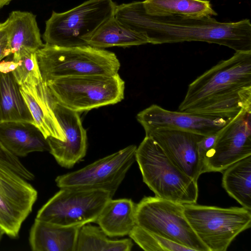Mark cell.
I'll return each instance as SVG.
<instances>
[{"mask_svg": "<svg viewBox=\"0 0 251 251\" xmlns=\"http://www.w3.org/2000/svg\"><path fill=\"white\" fill-rule=\"evenodd\" d=\"M114 16L130 28L145 33L153 45L200 41L216 44L235 51H251L249 19L221 22L212 17L189 18L147 14L142 1L117 5Z\"/></svg>", "mask_w": 251, "mask_h": 251, "instance_id": "6da1fadb", "label": "cell"}, {"mask_svg": "<svg viewBox=\"0 0 251 251\" xmlns=\"http://www.w3.org/2000/svg\"><path fill=\"white\" fill-rule=\"evenodd\" d=\"M251 107V51H235L188 86L178 110L227 119Z\"/></svg>", "mask_w": 251, "mask_h": 251, "instance_id": "7a4b0ae2", "label": "cell"}, {"mask_svg": "<svg viewBox=\"0 0 251 251\" xmlns=\"http://www.w3.org/2000/svg\"><path fill=\"white\" fill-rule=\"evenodd\" d=\"M135 157L144 182L156 197L182 204L197 203V181L176 166L152 138L145 136Z\"/></svg>", "mask_w": 251, "mask_h": 251, "instance_id": "3957f363", "label": "cell"}, {"mask_svg": "<svg viewBox=\"0 0 251 251\" xmlns=\"http://www.w3.org/2000/svg\"><path fill=\"white\" fill-rule=\"evenodd\" d=\"M36 55L44 83L66 76L114 75L120 68L114 52L89 45L63 47L45 44Z\"/></svg>", "mask_w": 251, "mask_h": 251, "instance_id": "277c9868", "label": "cell"}, {"mask_svg": "<svg viewBox=\"0 0 251 251\" xmlns=\"http://www.w3.org/2000/svg\"><path fill=\"white\" fill-rule=\"evenodd\" d=\"M45 84L52 100L78 113L116 104L124 98L125 81L118 73L62 77Z\"/></svg>", "mask_w": 251, "mask_h": 251, "instance_id": "5b68a950", "label": "cell"}, {"mask_svg": "<svg viewBox=\"0 0 251 251\" xmlns=\"http://www.w3.org/2000/svg\"><path fill=\"white\" fill-rule=\"evenodd\" d=\"M117 5L113 0H87L64 12L53 11L43 35L46 44L63 47L88 45L86 40L114 16Z\"/></svg>", "mask_w": 251, "mask_h": 251, "instance_id": "8992f818", "label": "cell"}, {"mask_svg": "<svg viewBox=\"0 0 251 251\" xmlns=\"http://www.w3.org/2000/svg\"><path fill=\"white\" fill-rule=\"evenodd\" d=\"M183 205L186 219L208 251H226L234 239L251 226V210L243 207Z\"/></svg>", "mask_w": 251, "mask_h": 251, "instance_id": "52a82bcc", "label": "cell"}, {"mask_svg": "<svg viewBox=\"0 0 251 251\" xmlns=\"http://www.w3.org/2000/svg\"><path fill=\"white\" fill-rule=\"evenodd\" d=\"M136 225L193 251H208L184 214V205L157 197H145L136 205Z\"/></svg>", "mask_w": 251, "mask_h": 251, "instance_id": "ba28073f", "label": "cell"}, {"mask_svg": "<svg viewBox=\"0 0 251 251\" xmlns=\"http://www.w3.org/2000/svg\"><path fill=\"white\" fill-rule=\"evenodd\" d=\"M113 197L101 190L62 188L41 208L35 219L66 226L95 223Z\"/></svg>", "mask_w": 251, "mask_h": 251, "instance_id": "9c48e42d", "label": "cell"}, {"mask_svg": "<svg viewBox=\"0 0 251 251\" xmlns=\"http://www.w3.org/2000/svg\"><path fill=\"white\" fill-rule=\"evenodd\" d=\"M136 146L129 145L78 170L57 176L62 188L101 190L114 196L136 160Z\"/></svg>", "mask_w": 251, "mask_h": 251, "instance_id": "30bf717a", "label": "cell"}, {"mask_svg": "<svg viewBox=\"0 0 251 251\" xmlns=\"http://www.w3.org/2000/svg\"><path fill=\"white\" fill-rule=\"evenodd\" d=\"M251 156V107L242 109L219 130L213 147L204 155L202 173L223 172Z\"/></svg>", "mask_w": 251, "mask_h": 251, "instance_id": "8fae6325", "label": "cell"}, {"mask_svg": "<svg viewBox=\"0 0 251 251\" xmlns=\"http://www.w3.org/2000/svg\"><path fill=\"white\" fill-rule=\"evenodd\" d=\"M36 190L27 180L0 163V227L12 238L32 210Z\"/></svg>", "mask_w": 251, "mask_h": 251, "instance_id": "7c38bea8", "label": "cell"}, {"mask_svg": "<svg viewBox=\"0 0 251 251\" xmlns=\"http://www.w3.org/2000/svg\"><path fill=\"white\" fill-rule=\"evenodd\" d=\"M136 118L145 133L159 129L182 130L206 136L224 127L231 119L183 111L167 110L152 104L138 113Z\"/></svg>", "mask_w": 251, "mask_h": 251, "instance_id": "4fadbf2b", "label": "cell"}, {"mask_svg": "<svg viewBox=\"0 0 251 251\" xmlns=\"http://www.w3.org/2000/svg\"><path fill=\"white\" fill-rule=\"evenodd\" d=\"M48 97L51 108L65 137L63 141L48 137L47 139L50 146L49 151L60 166L70 169L86 155V131L82 126L78 112L62 106L49 95Z\"/></svg>", "mask_w": 251, "mask_h": 251, "instance_id": "5bb4252c", "label": "cell"}, {"mask_svg": "<svg viewBox=\"0 0 251 251\" xmlns=\"http://www.w3.org/2000/svg\"><path fill=\"white\" fill-rule=\"evenodd\" d=\"M161 148L171 161L195 181L202 174L198 142L203 135L176 130L159 129L146 134Z\"/></svg>", "mask_w": 251, "mask_h": 251, "instance_id": "9a60e30c", "label": "cell"}, {"mask_svg": "<svg viewBox=\"0 0 251 251\" xmlns=\"http://www.w3.org/2000/svg\"><path fill=\"white\" fill-rule=\"evenodd\" d=\"M7 20L6 28L14 61L18 62L24 55L36 52L44 46L33 13L13 11Z\"/></svg>", "mask_w": 251, "mask_h": 251, "instance_id": "2e32d148", "label": "cell"}, {"mask_svg": "<svg viewBox=\"0 0 251 251\" xmlns=\"http://www.w3.org/2000/svg\"><path fill=\"white\" fill-rule=\"evenodd\" d=\"M0 142L18 158L33 152L50 151L47 139L34 124L29 123H0Z\"/></svg>", "mask_w": 251, "mask_h": 251, "instance_id": "e0dca14e", "label": "cell"}, {"mask_svg": "<svg viewBox=\"0 0 251 251\" xmlns=\"http://www.w3.org/2000/svg\"><path fill=\"white\" fill-rule=\"evenodd\" d=\"M20 90L34 125L46 138L52 137L63 141V131L51 108L43 80L32 84H23L20 85Z\"/></svg>", "mask_w": 251, "mask_h": 251, "instance_id": "ac0fdd59", "label": "cell"}, {"mask_svg": "<svg viewBox=\"0 0 251 251\" xmlns=\"http://www.w3.org/2000/svg\"><path fill=\"white\" fill-rule=\"evenodd\" d=\"M82 226H62L35 219L29 232L33 251H75Z\"/></svg>", "mask_w": 251, "mask_h": 251, "instance_id": "d6986e66", "label": "cell"}, {"mask_svg": "<svg viewBox=\"0 0 251 251\" xmlns=\"http://www.w3.org/2000/svg\"><path fill=\"white\" fill-rule=\"evenodd\" d=\"M136 205L131 199H110L95 223L109 237L128 235L136 225Z\"/></svg>", "mask_w": 251, "mask_h": 251, "instance_id": "ffe728a7", "label": "cell"}, {"mask_svg": "<svg viewBox=\"0 0 251 251\" xmlns=\"http://www.w3.org/2000/svg\"><path fill=\"white\" fill-rule=\"evenodd\" d=\"M86 42L88 45L99 49L150 43L145 33L130 28L115 16L104 23Z\"/></svg>", "mask_w": 251, "mask_h": 251, "instance_id": "44dd1931", "label": "cell"}, {"mask_svg": "<svg viewBox=\"0 0 251 251\" xmlns=\"http://www.w3.org/2000/svg\"><path fill=\"white\" fill-rule=\"evenodd\" d=\"M22 122L34 125L20 85L11 72H0V123Z\"/></svg>", "mask_w": 251, "mask_h": 251, "instance_id": "7402d4cb", "label": "cell"}, {"mask_svg": "<svg viewBox=\"0 0 251 251\" xmlns=\"http://www.w3.org/2000/svg\"><path fill=\"white\" fill-rule=\"evenodd\" d=\"M145 12L150 15H177L189 18L217 16L208 0H144Z\"/></svg>", "mask_w": 251, "mask_h": 251, "instance_id": "603a6c76", "label": "cell"}, {"mask_svg": "<svg viewBox=\"0 0 251 251\" xmlns=\"http://www.w3.org/2000/svg\"><path fill=\"white\" fill-rule=\"evenodd\" d=\"M223 172V188L242 207L251 210V156L234 163Z\"/></svg>", "mask_w": 251, "mask_h": 251, "instance_id": "cb8c5ba5", "label": "cell"}, {"mask_svg": "<svg viewBox=\"0 0 251 251\" xmlns=\"http://www.w3.org/2000/svg\"><path fill=\"white\" fill-rule=\"evenodd\" d=\"M131 239L111 240L99 226L88 223L79 231L75 251H130Z\"/></svg>", "mask_w": 251, "mask_h": 251, "instance_id": "d4e9b609", "label": "cell"}, {"mask_svg": "<svg viewBox=\"0 0 251 251\" xmlns=\"http://www.w3.org/2000/svg\"><path fill=\"white\" fill-rule=\"evenodd\" d=\"M141 248L146 251H193L163 237L148 231L136 225L128 234Z\"/></svg>", "mask_w": 251, "mask_h": 251, "instance_id": "484cf974", "label": "cell"}, {"mask_svg": "<svg viewBox=\"0 0 251 251\" xmlns=\"http://www.w3.org/2000/svg\"><path fill=\"white\" fill-rule=\"evenodd\" d=\"M18 62L19 65L11 73L20 85L32 84L42 80L36 52L24 55Z\"/></svg>", "mask_w": 251, "mask_h": 251, "instance_id": "4316f807", "label": "cell"}, {"mask_svg": "<svg viewBox=\"0 0 251 251\" xmlns=\"http://www.w3.org/2000/svg\"><path fill=\"white\" fill-rule=\"evenodd\" d=\"M0 163L9 168L26 180H32L34 175L17 156L8 151L0 142Z\"/></svg>", "mask_w": 251, "mask_h": 251, "instance_id": "83f0119b", "label": "cell"}, {"mask_svg": "<svg viewBox=\"0 0 251 251\" xmlns=\"http://www.w3.org/2000/svg\"><path fill=\"white\" fill-rule=\"evenodd\" d=\"M219 130L215 133L203 136L198 142V151L202 162L205 153L210 150L215 144L218 135Z\"/></svg>", "mask_w": 251, "mask_h": 251, "instance_id": "f1b7e54d", "label": "cell"}, {"mask_svg": "<svg viewBox=\"0 0 251 251\" xmlns=\"http://www.w3.org/2000/svg\"><path fill=\"white\" fill-rule=\"evenodd\" d=\"M6 26L0 29V61L4 57L11 54Z\"/></svg>", "mask_w": 251, "mask_h": 251, "instance_id": "f546056e", "label": "cell"}, {"mask_svg": "<svg viewBox=\"0 0 251 251\" xmlns=\"http://www.w3.org/2000/svg\"><path fill=\"white\" fill-rule=\"evenodd\" d=\"M19 65V62H15L12 59L7 61H0V72L8 73L13 72Z\"/></svg>", "mask_w": 251, "mask_h": 251, "instance_id": "4dcf8cb0", "label": "cell"}, {"mask_svg": "<svg viewBox=\"0 0 251 251\" xmlns=\"http://www.w3.org/2000/svg\"><path fill=\"white\" fill-rule=\"evenodd\" d=\"M12 0H0V8L8 4Z\"/></svg>", "mask_w": 251, "mask_h": 251, "instance_id": "1f68e13d", "label": "cell"}, {"mask_svg": "<svg viewBox=\"0 0 251 251\" xmlns=\"http://www.w3.org/2000/svg\"><path fill=\"white\" fill-rule=\"evenodd\" d=\"M7 24V20H6L4 22L0 23V29L4 28Z\"/></svg>", "mask_w": 251, "mask_h": 251, "instance_id": "d6a6232c", "label": "cell"}, {"mask_svg": "<svg viewBox=\"0 0 251 251\" xmlns=\"http://www.w3.org/2000/svg\"><path fill=\"white\" fill-rule=\"evenodd\" d=\"M5 233L3 230L0 227V241L1 239L2 236Z\"/></svg>", "mask_w": 251, "mask_h": 251, "instance_id": "836d02e7", "label": "cell"}]
</instances>
